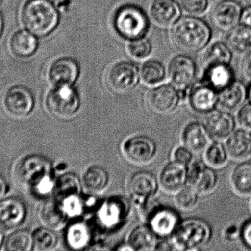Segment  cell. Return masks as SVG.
Returning <instances> with one entry per match:
<instances>
[{"label": "cell", "mask_w": 251, "mask_h": 251, "mask_svg": "<svg viewBox=\"0 0 251 251\" xmlns=\"http://www.w3.org/2000/svg\"><path fill=\"white\" fill-rule=\"evenodd\" d=\"M173 157H174V161L186 166L191 162L193 159V152L185 146L178 147L174 150Z\"/></svg>", "instance_id": "cell-42"}, {"label": "cell", "mask_w": 251, "mask_h": 251, "mask_svg": "<svg viewBox=\"0 0 251 251\" xmlns=\"http://www.w3.org/2000/svg\"><path fill=\"white\" fill-rule=\"evenodd\" d=\"M113 22L116 32L130 41L143 38L149 26L143 10L134 5L120 7L115 14Z\"/></svg>", "instance_id": "cell-4"}, {"label": "cell", "mask_w": 251, "mask_h": 251, "mask_svg": "<svg viewBox=\"0 0 251 251\" xmlns=\"http://www.w3.org/2000/svg\"><path fill=\"white\" fill-rule=\"evenodd\" d=\"M127 52L135 60H144L151 53V45L146 38L133 40L127 46Z\"/></svg>", "instance_id": "cell-40"}, {"label": "cell", "mask_w": 251, "mask_h": 251, "mask_svg": "<svg viewBox=\"0 0 251 251\" xmlns=\"http://www.w3.org/2000/svg\"><path fill=\"white\" fill-rule=\"evenodd\" d=\"M196 76L194 62L187 56H177L171 60L168 66V77L171 84L178 89L188 88Z\"/></svg>", "instance_id": "cell-12"}, {"label": "cell", "mask_w": 251, "mask_h": 251, "mask_svg": "<svg viewBox=\"0 0 251 251\" xmlns=\"http://www.w3.org/2000/svg\"><path fill=\"white\" fill-rule=\"evenodd\" d=\"M82 181L79 177L72 172L63 174L55 181L54 198L59 201L79 197L82 193Z\"/></svg>", "instance_id": "cell-23"}, {"label": "cell", "mask_w": 251, "mask_h": 251, "mask_svg": "<svg viewBox=\"0 0 251 251\" xmlns=\"http://www.w3.org/2000/svg\"><path fill=\"white\" fill-rule=\"evenodd\" d=\"M47 109L54 116L60 119L73 117L80 109V98L72 86L54 87L48 95Z\"/></svg>", "instance_id": "cell-5"}, {"label": "cell", "mask_w": 251, "mask_h": 251, "mask_svg": "<svg viewBox=\"0 0 251 251\" xmlns=\"http://www.w3.org/2000/svg\"><path fill=\"white\" fill-rule=\"evenodd\" d=\"M39 218L44 226L53 230L64 226L69 217L56 199L47 200L40 210Z\"/></svg>", "instance_id": "cell-22"}, {"label": "cell", "mask_w": 251, "mask_h": 251, "mask_svg": "<svg viewBox=\"0 0 251 251\" xmlns=\"http://www.w3.org/2000/svg\"><path fill=\"white\" fill-rule=\"evenodd\" d=\"M242 237L247 246L251 248V221H249L243 227Z\"/></svg>", "instance_id": "cell-45"}, {"label": "cell", "mask_w": 251, "mask_h": 251, "mask_svg": "<svg viewBox=\"0 0 251 251\" xmlns=\"http://www.w3.org/2000/svg\"><path fill=\"white\" fill-rule=\"evenodd\" d=\"M122 153L128 162L135 165H146L156 155L154 141L146 136L137 135L127 139L122 146Z\"/></svg>", "instance_id": "cell-6"}, {"label": "cell", "mask_w": 251, "mask_h": 251, "mask_svg": "<svg viewBox=\"0 0 251 251\" xmlns=\"http://www.w3.org/2000/svg\"><path fill=\"white\" fill-rule=\"evenodd\" d=\"M176 88L169 85H161L151 89L146 97L148 106L153 112L160 114L172 113L179 103Z\"/></svg>", "instance_id": "cell-10"}, {"label": "cell", "mask_w": 251, "mask_h": 251, "mask_svg": "<svg viewBox=\"0 0 251 251\" xmlns=\"http://www.w3.org/2000/svg\"><path fill=\"white\" fill-rule=\"evenodd\" d=\"M1 0H0V4H1Z\"/></svg>", "instance_id": "cell-51"}, {"label": "cell", "mask_w": 251, "mask_h": 251, "mask_svg": "<svg viewBox=\"0 0 251 251\" xmlns=\"http://www.w3.org/2000/svg\"><path fill=\"white\" fill-rule=\"evenodd\" d=\"M4 106L7 113L11 116L25 117L33 109V96L28 88L22 85H15L6 92Z\"/></svg>", "instance_id": "cell-11"}, {"label": "cell", "mask_w": 251, "mask_h": 251, "mask_svg": "<svg viewBox=\"0 0 251 251\" xmlns=\"http://www.w3.org/2000/svg\"><path fill=\"white\" fill-rule=\"evenodd\" d=\"M220 91L218 103L226 110H236L243 104L246 98V88L242 83L238 81H233L228 86Z\"/></svg>", "instance_id": "cell-27"}, {"label": "cell", "mask_w": 251, "mask_h": 251, "mask_svg": "<svg viewBox=\"0 0 251 251\" xmlns=\"http://www.w3.org/2000/svg\"><path fill=\"white\" fill-rule=\"evenodd\" d=\"M249 97H250V99L251 100V85L250 88H249Z\"/></svg>", "instance_id": "cell-50"}, {"label": "cell", "mask_w": 251, "mask_h": 251, "mask_svg": "<svg viewBox=\"0 0 251 251\" xmlns=\"http://www.w3.org/2000/svg\"><path fill=\"white\" fill-rule=\"evenodd\" d=\"M138 78V69L134 63L122 61L108 69L106 75V82L112 91L125 93L135 87Z\"/></svg>", "instance_id": "cell-7"}, {"label": "cell", "mask_w": 251, "mask_h": 251, "mask_svg": "<svg viewBox=\"0 0 251 251\" xmlns=\"http://www.w3.org/2000/svg\"><path fill=\"white\" fill-rule=\"evenodd\" d=\"M211 230L202 220L190 218L178 224L174 233V244L179 250H197L207 243Z\"/></svg>", "instance_id": "cell-3"}, {"label": "cell", "mask_w": 251, "mask_h": 251, "mask_svg": "<svg viewBox=\"0 0 251 251\" xmlns=\"http://www.w3.org/2000/svg\"><path fill=\"white\" fill-rule=\"evenodd\" d=\"M216 90L207 84H201L192 89L189 97L191 109L199 113H207L218 102Z\"/></svg>", "instance_id": "cell-21"}, {"label": "cell", "mask_w": 251, "mask_h": 251, "mask_svg": "<svg viewBox=\"0 0 251 251\" xmlns=\"http://www.w3.org/2000/svg\"><path fill=\"white\" fill-rule=\"evenodd\" d=\"M33 249L37 251H51L56 249L59 243L54 230L41 228L35 230L33 233Z\"/></svg>", "instance_id": "cell-37"}, {"label": "cell", "mask_w": 251, "mask_h": 251, "mask_svg": "<svg viewBox=\"0 0 251 251\" xmlns=\"http://www.w3.org/2000/svg\"><path fill=\"white\" fill-rule=\"evenodd\" d=\"M91 233L88 226L82 223L72 224L66 232V240L70 247L81 249L88 246L91 241Z\"/></svg>", "instance_id": "cell-34"}, {"label": "cell", "mask_w": 251, "mask_h": 251, "mask_svg": "<svg viewBox=\"0 0 251 251\" xmlns=\"http://www.w3.org/2000/svg\"><path fill=\"white\" fill-rule=\"evenodd\" d=\"M240 22L243 23V25L251 28V7H246L244 10H243Z\"/></svg>", "instance_id": "cell-46"}, {"label": "cell", "mask_w": 251, "mask_h": 251, "mask_svg": "<svg viewBox=\"0 0 251 251\" xmlns=\"http://www.w3.org/2000/svg\"><path fill=\"white\" fill-rule=\"evenodd\" d=\"M187 180L188 169L185 165L174 161L167 164L161 171L159 184L164 191L176 194L186 185Z\"/></svg>", "instance_id": "cell-16"}, {"label": "cell", "mask_w": 251, "mask_h": 251, "mask_svg": "<svg viewBox=\"0 0 251 251\" xmlns=\"http://www.w3.org/2000/svg\"><path fill=\"white\" fill-rule=\"evenodd\" d=\"M25 203L16 197L0 200V228L13 229L20 225L26 218Z\"/></svg>", "instance_id": "cell-15"}, {"label": "cell", "mask_w": 251, "mask_h": 251, "mask_svg": "<svg viewBox=\"0 0 251 251\" xmlns=\"http://www.w3.org/2000/svg\"><path fill=\"white\" fill-rule=\"evenodd\" d=\"M10 50L19 57H27L34 54L38 47L36 36L28 30H19L10 39Z\"/></svg>", "instance_id": "cell-29"}, {"label": "cell", "mask_w": 251, "mask_h": 251, "mask_svg": "<svg viewBox=\"0 0 251 251\" xmlns=\"http://www.w3.org/2000/svg\"><path fill=\"white\" fill-rule=\"evenodd\" d=\"M22 20L26 30L36 37H44L55 29L59 15L48 0H29L22 9Z\"/></svg>", "instance_id": "cell-1"}, {"label": "cell", "mask_w": 251, "mask_h": 251, "mask_svg": "<svg viewBox=\"0 0 251 251\" xmlns=\"http://www.w3.org/2000/svg\"><path fill=\"white\" fill-rule=\"evenodd\" d=\"M146 221L153 232L160 237L173 234L178 225V217L172 209L156 206Z\"/></svg>", "instance_id": "cell-17"}, {"label": "cell", "mask_w": 251, "mask_h": 251, "mask_svg": "<svg viewBox=\"0 0 251 251\" xmlns=\"http://www.w3.org/2000/svg\"><path fill=\"white\" fill-rule=\"evenodd\" d=\"M3 30V19L1 17V13H0V37H1V33Z\"/></svg>", "instance_id": "cell-48"}, {"label": "cell", "mask_w": 251, "mask_h": 251, "mask_svg": "<svg viewBox=\"0 0 251 251\" xmlns=\"http://www.w3.org/2000/svg\"><path fill=\"white\" fill-rule=\"evenodd\" d=\"M228 44L216 41L208 47L203 55V63L205 68L217 64H229L232 53Z\"/></svg>", "instance_id": "cell-32"}, {"label": "cell", "mask_w": 251, "mask_h": 251, "mask_svg": "<svg viewBox=\"0 0 251 251\" xmlns=\"http://www.w3.org/2000/svg\"><path fill=\"white\" fill-rule=\"evenodd\" d=\"M234 81L229 64H217L205 68L203 83L216 91H221Z\"/></svg>", "instance_id": "cell-24"}, {"label": "cell", "mask_w": 251, "mask_h": 251, "mask_svg": "<svg viewBox=\"0 0 251 251\" xmlns=\"http://www.w3.org/2000/svg\"><path fill=\"white\" fill-rule=\"evenodd\" d=\"M229 31L226 41L231 51L238 55L251 53V28L244 25H237Z\"/></svg>", "instance_id": "cell-28"}, {"label": "cell", "mask_w": 251, "mask_h": 251, "mask_svg": "<svg viewBox=\"0 0 251 251\" xmlns=\"http://www.w3.org/2000/svg\"><path fill=\"white\" fill-rule=\"evenodd\" d=\"M210 137L206 127L198 122H190L182 132L184 146L194 153L204 152L210 144Z\"/></svg>", "instance_id": "cell-20"}, {"label": "cell", "mask_w": 251, "mask_h": 251, "mask_svg": "<svg viewBox=\"0 0 251 251\" xmlns=\"http://www.w3.org/2000/svg\"><path fill=\"white\" fill-rule=\"evenodd\" d=\"M17 173L21 182L30 187L46 176L52 175V166L46 158L31 155L21 161Z\"/></svg>", "instance_id": "cell-9"}, {"label": "cell", "mask_w": 251, "mask_h": 251, "mask_svg": "<svg viewBox=\"0 0 251 251\" xmlns=\"http://www.w3.org/2000/svg\"><path fill=\"white\" fill-rule=\"evenodd\" d=\"M234 119L226 112L212 113L206 122V128L211 137L216 139H224L231 135L234 128Z\"/></svg>", "instance_id": "cell-25"}, {"label": "cell", "mask_w": 251, "mask_h": 251, "mask_svg": "<svg viewBox=\"0 0 251 251\" xmlns=\"http://www.w3.org/2000/svg\"><path fill=\"white\" fill-rule=\"evenodd\" d=\"M250 1H251V0H250Z\"/></svg>", "instance_id": "cell-52"}, {"label": "cell", "mask_w": 251, "mask_h": 251, "mask_svg": "<svg viewBox=\"0 0 251 251\" xmlns=\"http://www.w3.org/2000/svg\"><path fill=\"white\" fill-rule=\"evenodd\" d=\"M8 190V184L5 178L0 175V200L3 199Z\"/></svg>", "instance_id": "cell-47"}, {"label": "cell", "mask_w": 251, "mask_h": 251, "mask_svg": "<svg viewBox=\"0 0 251 251\" xmlns=\"http://www.w3.org/2000/svg\"><path fill=\"white\" fill-rule=\"evenodd\" d=\"M188 181L199 194H209L216 187L217 175L212 169L206 167L201 162H195L188 169Z\"/></svg>", "instance_id": "cell-19"}, {"label": "cell", "mask_w": 251, "mask_h": 251, "mask_svg": "<svg viewBox=\"0 0 251 251\" xmlns=\"http://www.w3.org/2000/svg\"><path fill=\"white\" fill-rule=\"evenodd\" d=\"M231 184L238 194H251V162L240 164L234 169L231 175Z\"/></svg>", "instance_id": "cell-33"}, {"label": "cell", "mask_w": 251, "mask_h": 251, "mask_svg": "<svg viewBox=\"0 0 251 251\" xmlns=\"http://www.w3.org/2000/svg\"><path fill=\"white\" fill-rule=\"evenodd\" d=\"M109 178L107 171L100 166H91L84 172L82 183L84 188L91 193H101L108 186Z\"/></svg>", "instance_id": "cell-31"}, {"label": "cell", "mask_w": 251, "mask_h": 251, "mask_svg": "<svg viewBox=\"0 0 251 251\" xmlns=\"http://www.w3.org/2000/svg\"><path fill=\"white\" fill-rule=\"evenodd\" d=\"M227 154L225 147L221 143L212 142L205 150L204 159L211 167L220 168L226 163Z\"/></svg>", "instance_id": "cell-39"}, {"label": "cell", "mask_w": 251, "mask_h": 251, "mask_svg": "<svg viewBox=\"0 0 251 251\" xmlns=\"http://www.w3.org/2000/svg\"><path fill=\"white\" fill-rule=\"evenodd\" d=\"M210 38V28L198 18H182L173 28V41L184 52H196L203 48Z\"/></svg>", "instance_id": "cell-2"}, {"label": "cell", "mask_w": 251, "mask_h": 251, "mask_svg": "<svg viewBox=\"0 0 251 251\" xmlns=\"http://www.w3.org/2000/svg\"><path fill=\"white\" fill-rule=\"evenodd\" d=\"M165 70L162 63L156 60H149L142 66L140 78L147 85H157L163 81Z\"/></svg>", "instance_id": "cell-36"}, {"label": "cell", "mask_w": 251, "mask_h": 251, "mask_svg": "<svg viewBox=\"0 0 251 251\" xmlns=\"http://www.w3.org/2000/svg\"><path fill=\"white\" fill-rule=\"evenodd\" d=\"M151 19L160 28L174 25L180 16V8L174 0H153L149 7Z\"/></svg>", "instance_id": "cell-18"}, {"label": "cell", "mask_w": 251, "mask_h": 251, "mask_svg": "<svg viewBox=\"0 0 251 251\" xmlns=\"http://www.w3.org/2000/svg\"><path fill=\"white\" fill-rule=\"evenodd\" d=\"M33 246V234L26 230L14 231L5 242L6 250L9 251H30Z\"/></svg>", "instance_id": "cell-35"}, {"label": "cell", "mask_w": 251, "mask_h": 251, "mask_svg": "<svg viewBox=\"0 0 251 251\" xmlns=\"http://www.w3.org/2000/svg\"><path fill=\"white\" fill-rule=\"evenodd\" d=\"M156 237L149 225H139L130 233L128 244L133 251L156 250Z\"/></svg>", "instance_id": "cell-30"}, {"label": "cell", "mask_w": 251, "mask_h": 251, "mask_svg": "<svg viewBox=\"0 0 251 251\" xmlns=\"http://www.w3.org/2000/svg\"><path fill=\"white\" fill-rule=\"evenodd\" d=\"M243 75L249 81H251V53L246 55L242 65Z\"/></svg>", "instance_id": "cell-44"}, {"label": "cell", "mask_w": 251, "mask_h": 251, "mask_svg": "<svg viewBox=\"0 0 251 251\" xmlns=\"http://www.w3.org/2000/svg\"><path fill=\"white\" fill-rule=\"evenodd\" d=\"M180 6L186 13L192 16L203 14L209 6V0H179Z\"/></svg>", "instance_id": "cell-41"}, {"label": "cell", "mask_w": 251, "mask_h": 251, "mask_svg": "<svg viewBox=\"0 0 251 251\" xmlns=\"http://www.w3.org/2000/svg\"><path fill=\"white\" fill-rule=\"evenodd\" d=\"M238 122L242 128L251 131V104L246 105L240 109Z\"/></svg>", "instance_id": "cell-43"}, {"label": "cell", "mask_w": 251, "mask_h": 251, "mask_svg": "<svg viewBox=\"0 0 251 251\" xmlns=\"http://www.w3.org/2000/svg\"><path fill=\"white\" fill-rule=\"evenodd\" d=\"M198 195L199 193L193 185L186 184L176 193V205L181 210H191L197 204Z\"/></svg>", "instance_id": "cell-38"}, {"label": "cell", "mask_w": 251, "mask_h": 251, "mask_svg": "<svg viewBox=\"0 0 251 251\" xmlns=\"http://www.w3.org/2000/svg\"><path fill=\"white\" fill-rule=\"evenodd\" d=\"M241 6L234 0H223L214 7L212 19L215 26L223 30H231L240 22Z\"/></svg>", "instance_id": "cell-13"}, {"label": "cell", "mask_w": 251, "mask_h": 251, "mask_svg": "<svg viewBox=\"0 0 251 251\" xmlns=\"http://www.w3.org/2000/svg\"><path fill=\"white\" fill-rule=\"evenodd\" d=\"M77 63L73 59L61 58L50 66L49 79L54 87L72 86L79 76Z\"/></svg>", "instance_id": "cell-14"}, {"label": "cell", "mask_w": 251, "mask_h": 251, "mask_svg": "<svg viewBox=\"0 0 251 251\" xmlns=\"http://www.w3.org/2000/svg\"><path fill=\"white\" fill-rule=\"evenodd\" d=\"M158 186L159 183L153 174L141 171L131 175L127 190L134 204L140 208L154 197Z\"/></svg>", "instance_id": "cell-8"}, {"label": "cell", "mask_w": 251, "mask_h": 251, "mask_svg": "<svg viewBox=\"0 0 251 251\" xmlns=\"http://www.w3.org/2000/svg\"><path fill=\"white\" fill-rule=\"evenodd\" d=\"M226 148L228 156L233 159H246L251 153V136L247 131H236L228 137Z\"/></svg>", "instance_id": "cell-26"}, {"label": "cell", "mask_w": 251, "mask_h": 251, "mask_svg": "<svg viewBox=\"0 0 251 251\" xmlns=\"http://www.w3.org/2000/svg\"><path fill=\"white\" fill-rule=\"evenodd\" d=\"M3 238H4V236H3V234L1 233V231H0V249H1V245H2Z\"/></svg>", "instance_id": "cell-49"}]
</instances>
